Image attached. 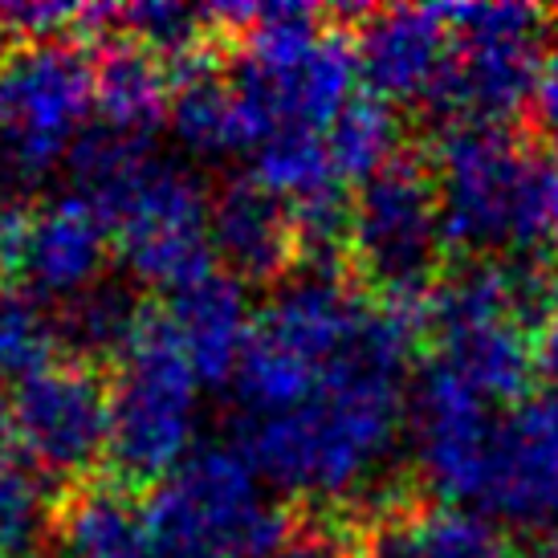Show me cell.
<instances>
[{"label":"cell","mask_w":558,"mask_h":558,"mask_svg":"<svg viewBox=\"0 0 558 558\" xmlns=\"http://www.w3.org/2000/svg\"><path fill=\"white\" fill-rule=\"evenodd\" d=\"M416 323L326 269L281 278L233 379L248 465L294 497L367 494L400 445Z\"/></svg>","instance_id":"cell-1"},{"label":"cell","mask_w":558,"mask_h":558,"mask_svg":"<svg viewBox=\"0 0 558 558\" xmlns=\"http://www.w3.org/2000/svg\"><path fill=\"white\" fill-rule=\"evenodd\" d=\"M82 196L107 220L126 274L171 298L213 269V201L204 184L147 140L90 131L74 151Z\"/></svg>","instance_id":"cell-2"},{"label":"cell","mask_w":558,"mask_h":558,"mask_svg":"<svg viewBox=\"0 0 558 558\" xmlns=\"http://www.w3.org/2000/svg\"><path fill=\"white\" fill-rule=\"evenodd\" d=\"M436 196L449 245L465 253L526 248L550 229L558 168L494 123H452L436 143Z\"/></svg>","instance_id":"cell-3"},{"label":"cell","mask_w":558,"mask_h":558,"mask_svg":"<svg viewBox=\"0 0 558 558\" xmlns=\"http://www.w3.org/2000/svg\"><path fill=\"white\" fill-rule=\"evenodd\" d=\"M245 452L201 449L143 501L147 558H278L294 534Z\"/></svg>","instance_id":"cell-4"},{"label":"cell","mask_w":558,"mask_h":558,"mask_svg":"<svg viewBox=\"0 0 558 558\" xmlns=\"http://www.w3.org/2000/svg\"><path fill=\"white\" fill-rule=\"evenodd\" d=\"M201 372L187 363L168 318H143L119 355L110 388V461L131 481H163L196 452Z\"/></svg>","instance_id":"cell-5"},{"label":"cell","mask_w":558,"mask_h":558,"mask_svg":"<svg viewBox=\"0 0 558 558\" xmlns=\"http://www.w3.org/2000/svg\"><path fill=\"white\" fill-rule=\"evenodd\" d=\"M98 114L94 62L74 41L21 46L0 62V156L41 180L74 159Z\"/></svg>","instance_id":"cell-6"},{"label":"cell","mask_w":558,"mask_h":558,"mask_svg":"<svg viewBox=\"0 0 558 558\" xmlns=\"http://www.w3.org/2000/svg\"><path fill=\"white\" fill-rule=\"evenodd\" d=\"M449 82L436 107L452 123H494L530 107L546 58V13L534 4H449Z\"/></svg>","instance_id":"cell-7"},{"label":"cell","mask_w":558,"mask_h":558,"mask_svg":"<svg viewBox=\"0 0 558 558\" xmlns=\"http://www.w3.org/2000/svg\"><path fill=\"white\" fill-rule=\"evenodd\" d=\"M445 213L428 168L396 159L359 187L351 204V253L388 302L412 306L433 278L445 248Z\"/></svg>","instance_id":"cell-8"},{"label":"cell","mask_w":558,"mask_h":558,"mask_svg":"<svg viewBox=\"0 0 558 558\" xmlns=\"http://www.w3.org/2000/svg\"><path fill=\"white\" fill-rule=\"evenodd\" d=\"M13 445L41 477H82L110 452V391L82 367L53 359L13 388Z\"/></svg>","instance_id":"cell-9"},{"label":"cell","mask_w":558,"mask_h":558,"mask_svg":"<svg viewBox=\"0 0 558 558\" xmlns=\"http://www.w3.org/2000/svg\"><path fill=\"white\" fill-rule=\"evenodd\" d=\"M412 420L416 465L428 489L445 497V506L485 510L501 412L452 384L449 375L424 367Z\"/></svg>","instance_id":"cell-10"},{"label":"cell","mask_w":558,"mask_h":558,"mask_svg":"<svg viewBox=\"0 0 558 558\" xmlns=\"http://www.w3.org/2000/svg\"><path fill=\"white\" fill-rule=\"evenodd\" d=\"M110 248L114 241L98 208L86 196H58L16 225L13 265L37 302L74 306L102 286Z\"/></svg>","instance_id":"cell-11"},{"label":"cell","mask_w":558,"mask_h":558,"mask_svg":"<svg viewBox=\"0 0 558 558\" xmlns=\"http://www.w3.org/2000/svg\"><path fill=\"white\" fill-rule=\"evenodd\" d=\"M489 518L518 526H558V391H534L501 412L489 469Z\"/></svg>","instance_id":"cell-12"},{"label":"cell","mask_w":558,"mask_h":558,"mask_svg":"<svg viewBox=\"0 0 558 558\" xmlns=\"http://www.w3.org/2000/svg\"><path fill=\"white\" fill-rule=\"evenodd\" d=\"M359 74L384 102H433L449 82L452 29L445 9H379L355 37Z\"/></svg>","instance_id":"cell-13"},{"label":"cell","mask_w":558,"mask_h":558,"mask_svg":"<svg viewBox=\"0 0 558 558\" xmlns=\"http://www.w3.org/2000/svg\"><path fill=\"white\" fill-rule=\"evenodd\" d=\"M213 248L236 281H274L298 253L290 204L257 180H233L213 196Z\"/></svg>","instance_id":"cell-14"},{"label":"cell","mask_w":558,"mask_h":558,"mask_svg":"<svg viewBox=\"0 0 558 558\" xmlns=\"http://www.w3.org/2000/svg\"><path fill=\"white\" fill-rule=\"evenodd\" d=\"M168 326L204 384H225L245 363L257 314L233 274H208L171 298Z\"/></svg>","instance_id":"cell-15"},{"label":"cell","mask_w":558,"mask_h":558,"mask_svg":"<svg viewBox=\"0 0 558 558\" xmlns=\"http://www.w3.org/2000/svg\"><path fill=\"white\" fill-rule=\"evenodd\" d=\"M171 74L163 58L135 41L110 46L94 62V86H98V119L102 131H114L123 140H147L159 123H168L171 110Z\"/></svg>","instance_id":"cell-16"},{"label":"cell","mask_w":558,"mask_h":558,"mask_svg":"<svg viewBox=\"0 0 558 558\" xmlns=\"http://www.w3.org/2000/svg\"><path fill=\"white\" fill-rule=\"evenodd\" d=\"M168 123L180 147H187L192 156L217 159L245 151V114H241L233 74H225L220 65L204 58L180 65V74L171 82Z\"/></svg>","instance_id":"cell-17"},{"label":"cell","mask_w":558,"mask_h":558,"mask_svg":"<svg viewBox=\"0 0 558 558\" xmlns=\"http://www.w3.org/2000/svg\"><path fill=\"white\" fill-rule=\"evenodd\" d=\"M367 558H513L489 513L440 506L416 518H388L367 546Z\"/></svg>","instance_id":"cell-18"},{"label":"cell","mask_w":558,"mask_h":558,"mask_svg":"<svg viewBox=\"0 0 558 558\" xmlns=\"http://www.w3.org/2000/svg\"><path fill=\"white\" fill-rule=\"evenodd\" d=\"M253 180L269 187L281 204H290V213L342 196V175L330 159L326 131H311V126H281L269 140L257 143Z\"/></svg>","instance_id":"cell-19"},{"label":"cell","mask_w":558,"mask_h":558,"mask_svg":"<svg viewBox=\"0 0 558 558\" xmlns=\"http://www.w3.org/2000/svg\"><path fill=\"white\" fill-rule=\"evenodd\" d=\"M62 558H147L143 506L126 489H82L58 518Z\"/></svg>","instance_id":"cell-20"},{"label":"cell","mask_w":558,"mask_h":558,"mask_svg":"<svg viewBox=\"0 0 558 558\" xmlns=\"http://www.w3.org/2000/svg\"><path fill=\"white\" fill-rule=\"evenodd\" d=\"M326 147L342 180H355L359 187L388 171L400 151V119L384 98H355L326 131Z\"/></svg>","instance_id":"cell-21"},{"label":"cell","mask_w":558,"mask_h":558,"mask_svg":"<svg viewBox=\"0 0 558 558\" xmlns=\"http://www.w3.org/2000/svg\"><path fill=\"white\" fill-rule=\"evenodd\" d=\"M58 326L33 294H0V384H21L53 363Z\"/></svg>","instance_id":"cell-22"},{"label":"cell","mask_w":558,"mask_h":558,"mask_svg":"<svg viewBox=\"0 0 558 558\" xmlns=\"http://www.w3.org/2000/svg\"><path fill=\"white\" fill-rule=\"evenodd\" d=\"M53 522L46 477L25 461L4 457L0 461V555H29V546L41 538Z\"/></svg>","instance_id":"cell-23"},{"label":"cell","mask_w":558,"mask_h":558,"mask_svg":"<svg viewBox=\"0 0 558 558\" xmlns=\"http://www.w3.org/2000/svg\"><path fill=\"white\" fill-rule=\"evenodd\" d=\"M114 21L126 29V41L151 49L156 58H196V46L204 37V25H213L208 9H187L171 0H147L114 9Z\"/></svg>","instance_id":"cell-24"},{"label":"cell","mask_w":558,"mask_h":558,"mask_svg":"<svg viewBox=\"0 0 558 558\" xmlns=\"http://www.w3.org/2000/svg\"><path fill=\"white\" fill-rule=\"evenodd\" d=\"M147 314L119 290V286H98L86 298H78L65 314V335L78 342L82 351H114L123 355L126 342L135 339Z\"/></svg>","instance_id":"cell-25"},{"label":"cell","mask_w":558,"mask_h":558,"mask_svg":"<svg viewBox=\"0 0 558 558\" xmlns=\"http://www.w3.org/2000/svg\"><path fill=\"white\" fill-rule=\"evenodd\" d=\"M114 9H90V4H0V33L21 37L25 46H46V41H62L65 33H78L82 25H110Z\"/></svg>","instance_id":"cell-26"},{"label":"cell","mask_w":558,"mask_h":558,"mask_svg":"<svg viewBox=\"0 0 558 558\" xmlns=\"http://www.w3.org/2000/svg\"><path fill=\"white\" fill-rule=\"evenodd\" d=\"M278 558H367L347 530L330 526V522H311V526L294 530Z\"/></svg>","instance_id":"cell-27"},{"label":"cell","mask_w":558,"mask_h":558,"mask_svg":"<svg viewBox=\"0 0 558 558\" xmlns=\"http://www.w3.org/2000/svg\"><path fill=\"white\" fill-rule=\"evenodd\" d=\"M530 119L534 131L543 135L550 147H558V41L546 49L538 82H534V98H530Z\"/></svg>","instance_id":"cell-28"},{"label":"cell","mask_w":558,"mask_h":558,"mask_svg":"<svg viewBox=\"0 0 558 558\" xmlns=\"http://www.w3.org/2000/svg\"><path fill=\"white\" fill-rule=\"evenodd\" d=\"M534 363H538V375H546L550 388L558 391V311L534 330Z\"/></svg>","instance_id":"cell-29"},{"label":"cell","mask_w":558,"mask_h":558,"mask_svg":"<svg viewBox=\"0 0 558 558\" xmlns=\"http://www.w3.org/2000/svg\"><path fill=\"white\" fill-rule=\"evenodd\" d=\"M13 449V391H4L0 384V461Z\"/></svg>","instance_id":"cell-30"},{"label":"cell","mask_w":558,"mask_h":558,"mask_svg":"<svg viewBox=\"0 0 558 558\" xmlns=\"http://www.w3.org/2000/svg\"><path fill=\"white\" fill-rule=\"evenodd\" d=\"M13 241H16V220L9 213L4 196H0V269L13 262Z\"/></svg>","instance_id":"cell-31"},{"label":"cell","mask_w":558,"mask_h":558,"mask_svg":"<svg viewBox=\"0 0 558 558\" xmlns=\"http://www.w3.org/2000/svg\"><path fill=\"white\" fill-rule=\"evenodd\" d=\"M530 558H558V526L546 534L543 543L534 546V555H530Z\"/></svg>","instance_id":"cell-32"},{"label":"cell","mask_w":558,"mask_h":558,"mask_svg":"<svg viewBox=\"0 0 558 558\" xmlns=\"http://www.w3.org/2000/svg\"><path fill=\"white\" fill-rule=\"evenodd\" d=\"M546 241H550V253L558 262V192H555V208H550V229H546Z\"/></svg>","instance_id":"cell-33"},{"label":"cell","mask_w":558,"mask_h":558,"mask_svg":"<svg viewBox=\"0 0 558 558\" xmlns=\"http://www.w3.org/2000/svg\"><path fill=\"white\" fill-rule=\"evenodd\" d=\"M16 558H41V555H16Z\"/></svg>","instance_id":"cell-34"}]
</instances>
